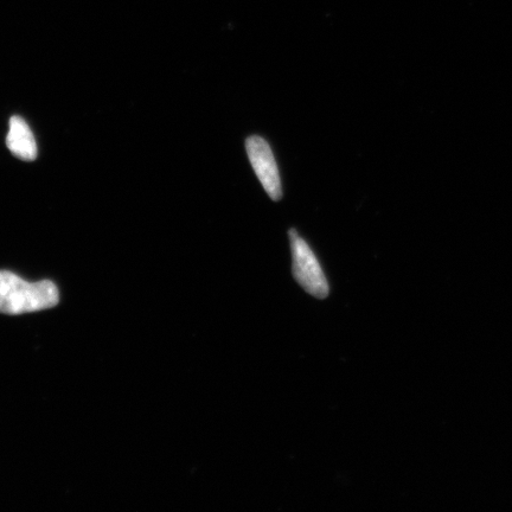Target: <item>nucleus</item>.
Here are the masks:
<instances>
[{
    "label": "nucleus",
    "mask_w": 512,
    "mask_h": 512,
    "mask_svg": "<svg viewBox=\"0 0 512 512\" xmlns=\"http://www.w3.org/2000/svg\"><path fill=\"white\" fill-rule=\"evenodd\" d=\"M288 236H290L291 243L294 279L311 296L318 299L328 298L330 294L329 280L309 243L298 234L296 229H291Z\"/></svg>",
    "instance_id": "f03ea898"
},
{
    "label": "nucleus",
    "mask_w": 512,
    "mask_h": 512,
    "mask_svg": "<svg viewBox=\"0 0 512 512\" xmlns=\"http://www.w3.org/2000/svg\"><path fill=\"white\" fill-rule=\"evenodd\" d=\"M246 150L255 175L268 196L273 201L281 200L283 185L270 144L264 138L251 136L246 140Z\"/></svg>",
    "instance_id": "7ed1b4c3"
},
{
    "label": "nucleus",
    "mask_w": 512,
    "mask_h": 512,
    "mask_svg": "<svg viewBox=\"0 0 512 512\" xmlns=\"http://www.w3.org/2000/svg\"><path fill=\"white\" fill-rule=\"evenodd\" d=\"M59 300V290L53 281L28 283L15 273L0 271V313L4 315L48 310Z\"/></svg>",
    "instance_id": "f257e3e1"
},
{
    "label": "nucleus",
    "mask_w": 512,
    "mask_h": 512,
    "mask_svg": "<svg viewBox=\"0 0 512 512\" xmlns=\"http://www.w3.org/2000/svg\"><path fill=\"white\" fill-rule=\"evenodd\" d=\"M6 145L18 158L34 160L37 157L36 139L29 125L21 117L11 118Z\"/></svg>",
    "instance_id": "20e7f679"
}]
</instances>
